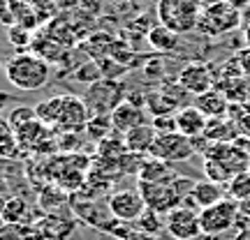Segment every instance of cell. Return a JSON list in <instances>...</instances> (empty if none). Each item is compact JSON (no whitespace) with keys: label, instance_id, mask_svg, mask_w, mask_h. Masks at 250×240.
Here are the masks:
<instances>
[{"label":"cell","instance_id":"23","mask_svg":"<svg viewBox=\"0 0 250 240\" xmlns=\"http://www.w3.org/2000/svg\"><path fill=\"white\" fill-rule=\"evenodd\" d=\"M132 226L137 229V231H142V233H146V236H153V238H155V236L165 229V220H162L160 213H155V210H151V208H146L144 215L132 224Z\"/></svg>","mask_w":250,"mask_h":240},{"label":"cell","instance_id":"16","mask_svg":"<svg viewBox=\"0 0 250 240\" xmlns=\"http://www.w3.org/2000/svg\"><path fill=\"white\" fill-rule=\"evenodd\" d=\"M0 215L5 224H35V208L23 196H7L0 203Z\"/></svg>","mask_w":250,"mask_h":240},{"label":"cell","instance_id":"3","mask_svg":"<svg viewBox=\"0 0 250 240\" xmlns=\"http://www.w3.org/2000/svg\"><path fill=\"white\" fill-rule=\"evenodd\" d=\"M239 213H241V205H239V201H234L232 196H225L218 203L208 205V208H202V210H199L202 236L218 238V236L227 233L229 229L236 226Z\"/></svg>","mask_w":250,"mask_h":240},{"label":"cell","instance_id":"36","mask_svg":"<svg viewBox=\"0 0 250 240\" xmlns=\"http://www.w3.org/2000/svg\"><path fill=\"white\" fill-rule=\"evenodd\" d=\"M225 2H229V5H232V7H236V9H246L250 0H225Z\"/></svg>","mask_w":250,"mask_h":240},{"label":"cell","instance_id":"31","mask_svg":"<svg viewBox=\"0 0 250 240\" xmlns=\"http://www.w3.org/2000/svg\"><path fill=\"white\" fill-rule=\"evenodd\" d=\"M35 107H17V109H12V113H9L7 118V123L12 129H19L21 125H26L30 123V120H35Z\"/></svg>","mask_w":250,"mask_h":240},{"label":"cell","instance_id":"38","mask_svg":"<svg viewBox=\"0 0 250 240\" xmlns=\"http://www.w3.org/2000/svg\"><path fill=\"white\" fill-rule=\"evenodd\" d=\"M246 42H248V46H250V23L246 26Z\"/></svg>","mask_w":250,"mask_h":240},{"label":"cell","instance_id":"8","mask_svg":"<svg viewBox=\"0 0 250 240\" xmlns=\"http://www.w3.org/2000/svg\"><path fill=\"white\" fill-rule=\"evenodd\" d=\"M109 213L114 215V220L125 224H134L146 210L139 189H116L107 196Z\"/></svg>","mask_w":250,"mask_h":240},{"label":"cell","instance_id":"29","mask_svg":"<svg viewBox=\"0 0 250 240\" xmlns=\"http://www.w3.org/2000/svg\"><path fill=\"white\" fill-rule=\"evenodd\" d=\"M144 160H146V155H139V152H125L123 157L118 160V164H116V169L121 171V173H125V176H130L132 173L134 178L139 176V171H142V166H144Z\"/></svg>","mask_w":250,"mask_h":240},{"label":"cell","instance_id":"15","mask_svg":"<svg viewBox=\"0 0 250 240\" xmlns=\"http://www.w3.org/2000/svg\"><path fill=\"white\" fill-rule=\"evenodd\" d=\"M208 118L195 107V104H188V107L176 111V127L179 132L188 139H197V136H204Z\"/></svg>","mask_w":250,"mask_h":240},{"label":"cell","instance_id":"1","mask_svg":"<svg viewBox=\"0 0 250 240\" xmlns=\"http://www.w3.org/2000/svg\"><path fill=\"white\" fill-rule=\"evenodd\" d=\"M5 76L21 92L42 90L51 79L49 62L35 51H17L5 62Z\"/></svg>","mask_w":250,"mask_h":240},{"label":"cell","instance_id":"37","mask_svg":"<svg viewBox=\"0 0 250 240\" xmlns=\"http://www.w3.org/2000/svg\"><path fill=\"white\" fill-rule=\"evenodd\" d=\"M234 240H250V226H248V229H241V231H236Z\"/></svg>","mask_w":250,"mask_h":240},{"label":"cell","instance_id":"21","mask_svg":"<svg viewBox=\"0 0 250 240\" xmlns=\"http://www.w3.org/2000/svg\"><path fill=\"white\" fill-rule=\"evenodd\" d=\"M155 136H158V132L153 129V125H151V123L139 125V127H134V129H130L127 134H123V139H125V148H127L130 152L148 155V152H151L153 141H155Z\"/></svg>","mask_w":250,"mask_h":240},{"label":"cell","instance_id":"26","mask_svg":"<svg viewBox=\"0 0 250 240\" xmlns=\"http://www.w3.org/2000/svg\"><path fill=\"white\" fill-rule=\"evenodd\" d=\"M86 132L90 139L95 141H104L109 134H114V125H111V116H90L88 125H86Z\"/></svg>","mask_w":250,"mask_h":240},{"label":"cell","instance_id":"2","mask_svg":"<svg viewBox=\"0 0 250 240\" xmlns=\"http://www.w3.org/2000/svg\"><path fill=\"white\" fill-rule=\"evenodd\" d=\"M155 12L162 26H167L179 35H186L199 26L204 9L199 5V0H158Z\"/></svg>","mask_w":250,"mask_h":240},{"label":"cell","instance_id":"35","mask_svg":"<svg viewBox=\"0 0 250 240\" xmlns=\"http://www.w3.org/2000/svg\"><path fill=\"white\" fill-rule=\"evenodd\" d=\"M123 240H155V238H153V236H146V233H142V231H137V229L132 226L130 233H127Z\"/></svg>","mask_w":250,"mask_h":240},{"label":"cell","instance_id":"39","mask_svg":"<svg viewBox=\"0 0 250 240\" xmlns=\"http://www.w3.org/2000/svg\"><path fill=\"white\" fill-rule=\"evenodd\" d=\"M2 226H5V220H2V215H0V229H2Z\"/></svg>","mask_w":250,"mask_h":240},{"label":"cell","instance_id":"33","mask_svg":"<svg viewBox=\"0 0 250 240\" xmlns=\"http://www.w3.org/2000/svg\"><path fill=\"white\" fill-rule=\"evenodd\" d=\"M153 129L158 134H169V132H179L176 127V113H167V116H155L151 118Z\"/></svg>","mask_w":250,"mask_h":240},{"label":"cell","instance_id":"6","mask_svg":"<svg viewBox=\"0 0 250 240\" xmlns=\"http://www.w3.org/2000/svg\"><path fill=\"white\" fill-rule=\"evenodd\" d=\"M195 152L197 150L192 146V139L183 136L181 132H169V134H158L155 136L148 155L167 162V164H176V162H188Z\"/></svg>","mask_w":250,"mask_h":240},{"label":"cell","instance_id":"12","mask_svg":"<svg viewBox=\"0 0 250 240\" xmlns=\"http://www.w3.org/2000/svg\"><path fill=\"white\" fill-rule=\"evenodd\" d=\"M90 120V111L86 107L83 97H77V95H62V111L61 118H58V129L61 132H81L86 129V125Z\"/></svg>","mask_w":250,"mask_h":240},{"label":"cell","instance_id":"27","mask_svg":"<svg viewBox=\"0 0 250 240\" xmlns=\"http://www.w3.org/2000/svg\"><path fill=\"white\" fill-rule=\"evenodd\" d=\"M17 148H19L17 134L9 127L7 120L0 118V157H14V155H17Z\"/></svg>","mask_w":250,"mask_h":240},{"label":"cell","instance_id":"10","mask_svg":"<svg viewBox=\"0 0 250 240\" xmlns=\"http://www.w3.org/2000/svg\"><path fill=\"white\" fill-rule=\"evenodd\" d=\"M204 157H211L218 164H223L225 169L229 171L232 176H239L243 171H250V155L243 148L234 146L232 141L229 143H213L204 150Z\"/></svg>","mask_w":250,"mask_h":240},{"label":"cell","instance_id":"30","mask_svg":"<svg viewBox=\"0 0 250 240\" xmlns=\"http://www.w3.org/2000/svg\"><path fill=\"white\" fill-rule=\"evenodd\" d=\"M204 176H206V180H213V183H218V185L232 183V178H234L223 164H218V162L211 160V157H204Z\"/></svg>","mask_w":250,"mask_h":240},{"label":"cell","instance_id":"28","mask_svg":"<svg viewBox=\"0 0 250 240\" xmlns=\"http://www.w3.org/2000/svg\"><path fill=\"white\" fill-rule=\"evenodd\" d=\"M227 192L232 196L234 201H248L250 199V171H243V173H239V176H234L232 183L227 185Z\"/></svg>","mask_w":250,"mask_h":240},{"label":"cell","instance_id":"14","mask_svg":"<svg viewBox=\"0 0 250 240\" xmlns=\"http://www.w3.org/2000/svg\"><path fill=\"white\" fill-rule=\"evenodd\" d=\"M74 213L81 222L90 224V226H98L100 231H104L109 224L114 222V215L109 213L107 203H100V201H93V199H86V201H74L72 203Z\"/></svg>","mask_w":250,"mask_h":240},{"label":"cell","instance_id":"34","mask_svg":"<svg viewBox=\"0 0 250 240\" xmlns=\"http://www.w3.org/2000/svg\"><path fill=\"white\" fill-rule=\"evenodd\" d=\"M239 70H241V74H248L250 76V46L246 49V51H241L239 54Z\"/></svg>","mask_w":250,"mask_h":240},{"label":"cell","instance_id":"9","mask_svg":"<svg viewBox=\"0 0 250 240\" xmlns=\"http://www.w3.org/2000/svg\"><path fill=\"white\" fill-rule=\"evenodd\" d=\"M137 189H139L146 208H151V210H155V213H160V215L171 213L174 208L181 205V199L176 196L171 183H139Z\"/></svg>","mask_w":250,"mask_h":240},{"label":"cell","instance_id":"4","mask_svg":"<svg viewBox=\"0 0 250 240\" xmlns=\"http://www.w3.org/2000/svg\"><path fill=\"white\" fill-rule=\"evenodd\" d=\"M127 97V88L116 79H100L86 88L83 102L88 107L90 116H111L118 104H123Z\"/></svg>","mask_w":250,"mask_h":240},{"label":"cell","instance_id":"11","mask_svg":"<svg viewBox=\"0 0 250 240\" xmlns=\"http://www.w3.org/2000/svg\"><path fill=\"white\" fill-rule=\"evenodd\" d=\"M176 81L192 97H197V95H202V92H206V90H211L215 86V74L206 62H188V65L181 67Z\"/></svg>","mask_w":250,"mask_h":240},{"label":"cell","instance_id":"25","mask_svg":"<svg viewBox=\"0 0 250 240\" xmlns=\"http://www.w3.org/2000/svg\"><path fill=\"white\" fill-rule=\"evenodd\" d=\"M35 224H5L0 229V240H35Z\"/></svg>","mask_w":250,"mask_h":240},{"label":"cell","instance_id":"5","mask_svg":"<svg viewBox=\"0 0 250 240\" xmlns=\"http://www.w3.org/2000/svg\"><path fill=\"white\" fill-rule=\"evenodd\" d=\"M241 23V12L236 7H232L229 2H213L202 12V18H199V30H204L208 35H223V33H232L236 30Z\"/></svg>","mask_w":250,"mask_h":240},{"label":"cell","instance_id":"22","mask_svg":"<svg viewBox=\"0 0 250 240\" xmlns=\"http://www.w3.org/2000/svg\"><path fill=\"white\" fill-rule=\"evenodd\" d=\"M61 111H62V95H56V97H49L37 104L35 116H37V120H42L49 127H56L58 118H61Z\"/></svg>","mask_w":250,"mask_h":240},{"label":"cell","instance_id":"7","mask_svg":"<svg viewBox=\"0 0 250 240\" xmlns=\"http://www.w3.org/2000/svg\"><path fill=\"white\" fill-rule=\"evenodd\" d=\"M165 231L174 240H195L202 236V224H199V210L179 205L171 213L165 215Z\"/></svg>","mask_w":250,"mask_h":240},{"label":"cell","instance_id":"32","mask_svg":"<svg viewBox=\"0 0 250 240\" xmlns=\"http://www.w3.org/2000/svg\"><path fill=\"white\" fill-rule=\"evenodd\" d=\"M7 37H9V42L17 46L19 51H21V49H26V46L30 44V30H28L26 26H21V23H14V26H9Z\"/></svg>","mask_w":250,"mask_h":240},{"label":"cell","instance_id":"19","mask_svg":"<svg viewBox=\"0 0 250 240\" xmlns=\"http://www.w3.org/2000/svg\"><path fill=\"white\" fill-rule=\"evenodd\" d=\"M192 104H195L208 120L225 118V113H227V97H225L218 88H211V90H206V92H202V95L192 97Z\"/></svg>","mask_w":250,"mask_h":240},{"label":"cell","instance_id":"17","mask_svg":"<svg viewBox=\"0 0 250 240\" xmlns=\"http://www.w3.org/2000/svg\"><path fill=\"white\" fill-rule=\"evenodd\" d=\"M220 199H225L223 185H218L213 180H197L195 189H192V196H190L183 205L195 208V210H202V208H208V205L218 203Z\"/></svg>","mask_w":250,"mask_h":240},{"label":"cell","instance_id":"24","mask_svg":"<svg viewBox=\"0 0 250 240\" xmlns=\"http://www.w3.org/2000/svg\"><path fill=\"white\" fill-rule=\"evenodd\" d=\"M72 76H74V81L83 83L86 88H88V86H93V83H98L100 79H104V74H102V67H100L98 60H86L83 65H79L77 70L72 72Z\"/></svg>","mask_w":250,"mask_h":240},{"label":"cell","instance_id":"20","mask_svg":"<svg viewBox=\"0 0 250 240\" xmlns=\"http://www.w3.org/2000/svg\"><path fill=\"white\" fill-rule=\"evenodd\" d=\"M146 42H148L158 54H174V51L179 49V44H181V35L179 33H174V30H169L167 26L158 23V26L148 28V33H146Z\"/></svg>","mask_w":250,"mask_h":240},{"label":"cell","instance_id":"18","mask_svg":"<svg viewBox=\"0 0 250 240\" xmlns=\"http://www.w3.org/2000/svg\"><path fill=\"white\" fill-rule=\"evenodd\" d=\"M176 176H179V173L171 169V164L158 160V157L146 155L144 166H142V171H139L137 180H139V183H171Z\"/></svg>","mask_w":250,"mask_h":240},{"label":"cell","instance_id":"13","mask_svg":"<svg viewBox=\"0 0 250 240\" xmlns=\"http://www.w3.org/2000/svg\"><path fill=\"white\" fill-rule=\"evenodd\" d=\"M146 123H151L146 107L132 104L127 99H125L123 104H118L114 109V113H111V125H114V132H118V134H127L130 129L139 127V125H146Z\"/></svg>","mask_w":250,"mask_h":240}]
</instances>
